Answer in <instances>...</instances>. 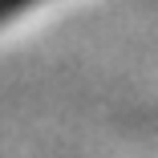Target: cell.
Here are the masks:
<instances>
[{"instance_id": "1", "label": "cell", "mask_w": 158, "mask_h": 158, "mask_svg": "<svg viewBox=\"0 0 158 158\" xmlns=\"http://www.w3.org/2000/svg\"><path fill=\"white\" fill-rule=\"evenodd\" d=\"M33 4H41V0H0V24H8V20H16L20 12H28Z\"/></svg>"}]
</instances>
